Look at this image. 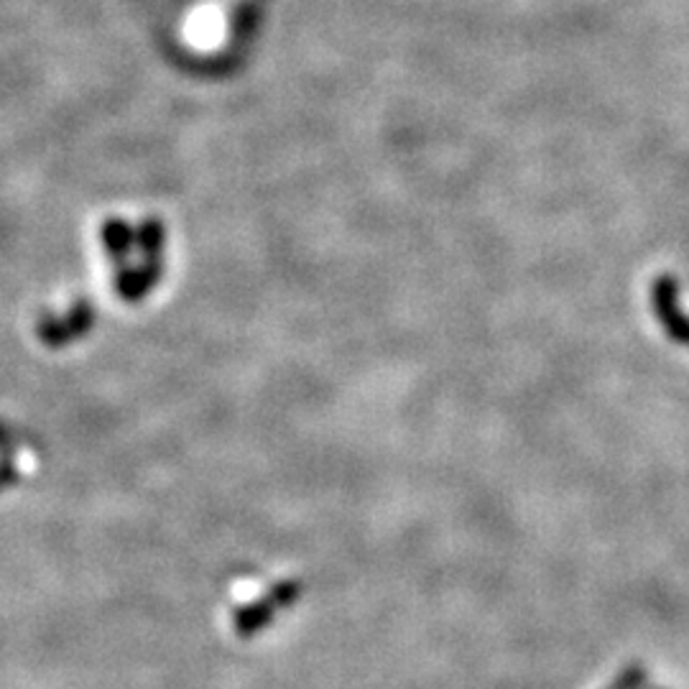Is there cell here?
Returning <instances> with one entry per match:
<instances>
[{"mask_svg": "<svg viewBox=\"0 0 689 689\" xmlns=\"http://www.w3.org/2000/svg\"><path fill=\"white\" fill-rule=\"evenodd\" d=\"M654 299H656V309H659L664 322L671 327V332L689 340L687 319L679 315V309H677V284L671 282V278H661V282L656 284Z\"/></svg>", "mask_w": 689, "mask_h": 689, "instance_id": "1", "label": "cell"}]
</instances>
